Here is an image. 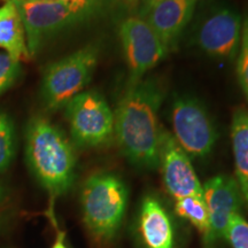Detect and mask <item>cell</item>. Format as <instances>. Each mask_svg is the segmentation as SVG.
Here are the masks:
<instances>
[{
    "instance_id": "obj_1",
    "label": "cell",
    "mask_w": 248,
    "mask_h": 248,
    "mask_svg": "<svg viewBox=\"0 0 248 248\" xmlns=\"http://www.w3.org/2000/svg\"><path fill=\"white\" fill-rule=\"evenodd\" d=\"M164 89L159 79L142 78L130 86L114 114V137L121 153L138 169L160 167L162 129L159 109Z\"/></svg>"
},
{
    "instance_id": "obj_2",
    "label": "cell",
    "mask_w": 248,
    "mask_h": 248,
    "mask_svg": "<svg viewBox=\"0 0 248 248\" xmlns=\"http://www.w3.org/2000/svg\"><path fill=\"white\" fill-rule=\"evenodd\" d=\"M24 153L31 173L51 198L70 190L76 175V154L59 126L46 117H31L26 128Z\"/></svg>"
},
{
    "instance_id": "obj_3",
    "label": "cell",
    "mask_w": 248,
    "mask_h": 248,
    "mask_svg": "<svg viewBox=\"0 0 248 248\" xmlns=\"http://www.w3.org/2000/svg\"><path fill=\"white\" fill-rule=\"evenodd\" d=\"M128 186L113 172L93 173L80 192L83 222L99 243H109L122 224L128 204Z\"/></svg>"
},
{
    "instance_id": "obj_4",
    "label": "cell",
    "mask_w": 248,
    "mask_h": 248,
    "mask_svg": "<svg viewBox=\"0 0 248 248\" xmlns=\"http://www.w3.org/2000/svg\"><path fill=\"white\" fill-rule=\"evenodd\" d=\"M100 47L89 44L46 67L40 95L48 110L64 107L89 84L97 68Z\"/></svg>"
},
{
    "instance_id": "obj_5",
    "label": "cell",
    "mask_w": 248,
    "mask_h": 248,
    "mask_svg": "<svg viewBox=\"0 0 248 248\" xmlns=\"http://www.w3.org/2000/svg\"><path fill=\"white\" fill-rule=\"evenodd\" d=\"M64 107L75 146L99 147L113 139L114 113L100 93L80 92Z\"/></svg>"
},
{
    "instance_id": "obj_6",
    "label": "cell",
    "mask_w": 248,
    "mask_h": 248,
    "mask_svg": "<svg viewBox=\"0 0 248 248\" xmlns=\"http://www.w3.org/2000/svg\"><path fill=\"white\" fill-rule=\"evenodd\" d=\"M16 5L30 57H35L44 43L59 31L79 22L73 8L60 0H13Z\"/></svg>"
},
{
    "instance_id": "obj_7",
    "label": "cell",
    "mask_w": 248,
    "mask_h": 248,
    "mask_svg": "<svg viewBox=\"0 0 248 248\" xmlns=\"http://www.w3.org/2000/svg\"><path fill=\"white\" fill-rule=\"evenodd\" d=\"M171 122L175 139L186 154L204 157L213 151L217 131L212 117L199 100L190 97L176 99Z\"/></svg>"
},
{
    "instance_id": "obj_8",
    "label": "cell",
    "mask_w": 248,
    "mask_h": 248,
    "mask_svg": "<svg viewBox=\"0 0 248 248\" xmlns=\"http://www.w3.org/2000/svg\"><path fill=\"white\" fill-rule=\"evenodd\" d=\"M119 35L129 67L130 88L140 82L145 74L156 66L168 52L150 24L139 16L124 18L120 24Z\"/></svg>"
},
{
    "instance_id": "obj_9",
    "label": "cell",
    "mask_w": 248,
    "mask_h": 248,
    "mask_svg": "<svg viewBox=\"0 0 248 248\" xmlns=\"http://www.w3.org/2000/svg\"><path fill=\"white\" fill-rule=\"evenodd\" d=\"M202 190L210 223L207 244L210 245L219 239H225L229 222L235 214H240L244 197L237 179L226 175L210 178Z\"/></svg>"
},
{
    "instance_id": "obj_10",
    "label": "cell",
    "mask_w": 248,
    "mask_h": 248,
    "mask_svg": "<svg viewBox=\"0 0 248 248\" xmlns=\"http://www.w3.org/2000/svg\"><path fill=\"white\" fill-rule=\"evenodd\" d=\"M160 167L167 191L176 200L186 197L203 198L202 186L195 173L188 155L175 137L163 131L161 138Z\"/></svg>"
},
{
    "instance_id": "obj_11",
    "label": "cell",
    "mask_w": 248,
    "mask_h": 248,
    "mask_svg": "<svg viewBox=\"0 0 248 248\" xmlns=\"http://www.w3.org/2000/svg\"><path fill=\"white\" fill-rule=\"evenodd\" d=\"M241 21L233 9L221 7L203 20L197 33V44L204 53L216 58H232L240 40Z\"/></svg>"
},
{
    "instance_id": "obj_12",
    "label": "cell",
    "mask_w": 248,
    "mask_h": 248,
    "mask_svg": "<svg viewBox=\"0 0 248 248\" xmlns=\"http://www.w3.org/2000/svg\"><path fill=\"white\" fill-rule=\"evenodd\" d=\"M198 0H163L141 16L156 33L167 52L176 45L179 36L193 16Z\"/></svg>"
},
{
    "instance_id": "obj_13",
    "label": "cell",
    "mask_w": 248,
    "mask_h": 248,
    "mask_svg": "<svg viewBox=\"0 0 248 248\" xmlns=\"http://www.w3.org/2000/svg\"><path fill=\"white\" fill-rule=\"evenodd\" d=\"M138 231L146 248H175L172 222L162 204L153 197L141 202Z\"/></svg>"
},
{
    "instance_id": "obj_14",
    "label": "cell",
    "mask_w": 248,
    "mask_h": 248,
    "mask_svg": "<svg viewBox=\"0 0 248 248\" xmlns=\"http://www.w3.org/2000/svg\"><path fill=\"white\" fill-rule=\"evenodd\" d=\"M0 48L20 62L31 58L22 20L13 0H7L0 8Z\"/></svg>"
},
{
    "instance_id": "obj_15",
    "label": "cell",
    "mask_w": 248,
    "mask_h": 248,
    "mask_svg": "<svg viewBox=\"0 0 248 248\" xmlns=\"http://www.w3.org/2000/svg\"><path fill=\"white\" fill-rule=\"evenodd\" d=\"M231 138L237 182L244 199L248 203V111L244 108L234 111Z\"/></svg>"
},
{
    "instance_id": "obj_16",
    "label": "cell",
    "mask_w": 248,
    "mask_h": 248,
    "mask_svg": "<svg viewBox=\"0 0 248 248\" xmlns=\"http://www.w3.org/2000/svg\"><path fill=\"white\" fill-rule=\"evenodd\" d=\"M176 213L183 218L187 219L198 229L203 237L204 243H208L210 234L209 215L203 198L186 197L176 200Z\"/></svg>"
},
{
    "instance_id": "obj_17",
    "label": "cell",
    "mask_w": 248,
    "mask_h": 248,
    "mask_svg": "<svg viewBox=\"0 0 248 248\" xmlns=\"http://www.w3.org/2000/svg\"><path fill=\"white\" fill-rule=\"evenodd\" d=\"M16 152V133L12 117L0 110V172L11 166Z\"/></svg>"
},
{
    "instance_id": "obj_18",
    "label": "cell",
    "mask_w": 248,
    "mask_h": 248,
    "mask_svg": "<svg viewBox=\"0 0 248 248\" xmlns=\"http://www.w3.org/2000/svg\"><path fill=\"white\" fill-rule=\"evenodd\" d=\"M21 62L8 53L0 52V95L15 84L21 75Z\"/></svg>"
},
{
    "instance_id": "obj_19",
    "label": "cell",
    "mask_w": 248,
    "mask_h": 248,
    "mask_svg": "<svg viewBox=\"0 0 248 248\" xmlns=\"http://www.w3.org/2000/svg\"><path fill=\"white\" fill-rule=\"evenodd\" d=\"M225 239L233 248H248V222L241 214H235L231 217Z\"/></svg>"
},
{
    "instance_id": "obj_20",
    "label": "cell",
    "mask_w": 248,
    "mask_h": 248,
    "mask_svg": "<svg viewBox=\"0 0 248 248\" xmlns=\"http://www.w3.org/2000/svg\"><path fill=\"white\" fill-rule=\"evenodd\" d=\"M111 2V0H77V14L79 21H84L101 13Z\"/></svg>"
},
{
    "instance_id": "obj_21",
    "label": "cell",
    "mask_w": 248,
    "mask_h": 248,
    "mask_svg": "<svg viewBox=\"0 0 248 248\" xmlns=\"http://www.w3.org/2000/svg\"><path fill=\"white\" fill-rule=\"evenodd\" d=\"M237 74L241 89L248 100V39L243 36V43H241V51L238 58L237 63Z\"/></svg>"
},
{
    "instance_id": "obj_22",
    "label": "cell",
    "mask_w": 248,
    "mask_h": 248,
    "mask_svg": "<svg viewBox=\"0 0 248 248\" xmlns=\"http://www.w3.org/2000/svg\"><path fill=\"white\" fill-rule=\"evenodd\" d=\"M161 1H163V0H139L137 12H136V13H137V16L141 17L142 15L146 14L152 7H154L155 5H157Z\"/></svg>"
},
{
    "instance_id": "obj_23",
    "label": "cell",
    "mask_w": 248,
    "mask_h": 248,
    "mask_svg": "<svg viewBox=\"0 0 248 248\" xmlns=\"http://www.w3.org/2000/svg\"><path fill=\"white\" fill-rule=\"evenodd\" d=\"M121 2L128 12H137L139 0H121Z\"/></svg>"
},
{
    "instance_id": "obj_24",
    "label": "cell",
    "mask_w": 248,
    "mask_h": 248,
    "mask_svg": "<svg viewBox=\"0 0 248 248\" xmlns=\"http://www.w3.org/2000/svg\"><path fill=\"white\" fill-rule=\"evenodd\" d=\"M52 248H68L66 246V244H64V233H62V232H59L58 235H57V240L54 241L53 246Z\"/></svg>"
},
{
    "instance_id": "obj_25",
    "label": "cell",
    "mask_w": 248,
    "mask_h": 248,
    "mask_svg": "<svg viewBox=\"0 0 248 248\" xmlns=\"http://www.w3.org/2000/svg\"><path fill=\"white\" fill-rule=\"evenodd\" d=\"M243 36L246 37L248 39V16L246 20H245V23H244V30H243Z\"/></svg>"
},
{
    "instance_id": "obj_26",
    "label": "cell",
    "mask_w": 248,
    "mask_h": 248,
    "mask_svg": "<svg viewBox=\"0 0 248 248\" xmlns=\"http://www.w3.org/2000/svg\"><path fill=\"white\" fill-rule=\"evenodd\" d=\"M4 195H5V191H4V187H2L1 183H0V204H1L2 200H4Z\"/></svg>"
},
{
    "instance_id": "obj_27",
    "label": "cell",
    "mask_w": 248,
    "mask_h": 248,
    "mask_svg": "<svg viewBox=\"0 0 248 248\" xmlns=\"http://www.w3.org/2000/svg\"><path fill=\"white\" fill-rule=\"evenodd\" d=\"M6 1H7V0H6Z\"/></svg>"
}]
</instances>
